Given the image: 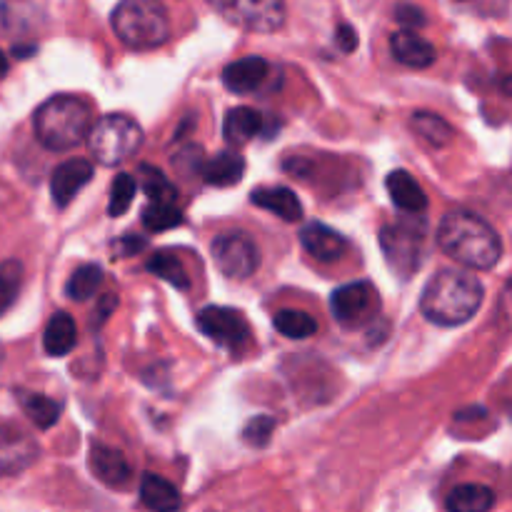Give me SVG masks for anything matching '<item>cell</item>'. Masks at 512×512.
I'll list each match as a JSON object with an SVG mask.
<instances>
[{
  "mask_svg": "<svg viewBox=\"0 0 512 512\" xmlns=\"http://www.w3.org/2000/svg\"><path fill=\"white\" fill-rule=\"evenodd\" d=\"M210 255L213 263L225 278L230 280H245L258 270L260 255L258 245L253 238L245 233H225L210 243Z\"/></svg>",
  "mask_w": 512,
  "mask_h": 512,
  "instance_id": "9",
  "label": "cell"
},
{
  "mask_svg": "<svg viewBox=\"0 0 512 512\" xmlns=\"http://www.w3.org/2000/svg\"><path fill=\"white\" fill-rule=\"evenodd\" d=\"M40 15L33 0H0V38H23L38 30Z\"/></svg>",
  "mask_w": 512,
  "mask_h": 512,
  "instance_id": "15",
  "label": "cell"
},
{
  "mask_svg": "<svg viewBox=\"0 0 512 512\" xmlns=\"http://www.w3.org/2000/svg\"><path fill=\"white\" fill-rule=\"evenodd\" d=\"M270 63L265 58H258V55H248V58H240L235 63L225 65L223 70V85L233 93H253L260 85L268 80Z\"/></svg>",
  "mask_w": 512,
  "mask_h": 512,
  "instance_id": "16",
  "label": "cell"
},
{
  "mask_svg": "<svg viewBox=\"0 0 512 512\" xmlns=\"http://www.w3.org/2000/svg\"><path fill=\"white\" fill-rule=\"evenodd\" d=\"M140 178H143L140 185H143L150 203H178V188H175L158 168L143 165V168H140Z\"/></svg>",
  "mask_w": 512,
  "mask_h": 512,
  "instance_id": "31",
  "label": "cell"
},
{
  "mask_svg": "<svg viewBox=\"0 0 512 512\" xmlns=\"http://www.w3.org/2000/svg\"><path fill=\"white\" fill-rule=\"evenodd\" d=\"M115 35L130 50H153L168 43L170 18L160 0H120L110 15Z\"/></svg>",
  "mask_w": 512,
  "mask_h": 512,
  "instance_id": "4",
  "label": "cell"
},
{
  "mask_svg": "<svg viewBox=\"0 0 512 512\" xmlns=\"http://www.w3.org/2000/svg\"><path fill=\"white\" fill-rule=\"evenodd\" d=\"M335 40H338V48L343 50V53H353V50L358 48V33H355L353 25H340L338 33H335Z\"/></svg>",
  "mask_w": 512,
  "mask_h": 512,
  "instance_id": "36",
  "label": "cell"
},
{
  "mask_svg": "<svg viewBox=\"0 0 512 512\" xmlns=\"http://www.w3.org/2000/svg\"><path fill=\"white\" fill-rule=\"evenodd\" d=\"M485 290L463 270H440L420 295V313L440 328L465 325L480 310Z\"/></svg>",
  "mask_w": 512,
  "mask_h": 512,
  "instance_id": "2",
  "label": "cell"
},
{
  "mask_svg": "<svg viewBox=\"0 0 512 512\" xmlns=\"http://www.w3.org/2000/svg\"><path fill=\"white\" fill-rule=\"evenodd\" d=\"M495 505V493L488 485L465 483L450 490L448 500H445V510L448 512H490Z\"/></svg>",
  "mask_w": 512,
  "mask_h": 512,
  "instance_id": "24",
  "label": "cell"
},
{
  "mask_svg": "<svg viewBox=\"0 0 512 512\" xmlns=\"http://www.w3.org/2000/svg\"><path fill=\"white\" fill-rule=\"evenodd\" d=\"M438 248L470 270H493L503 258V240L470 210H453L438 228Z\"/></svg>",
  "mask_w": 512,
  "mask_h": 512,
  "instance_id": "1",
  "label": "cell"
},
{
  "mask_svg": "<svg viewBox=\"0 0 512 512\" xmlns=\"http://www.w3.org/2000/svg\"><path fill=\"white\" fill-rule=\"evenodd\" d=\"M33 128L43 148L65 153L88 138L93 128V110L78 95H53L43 105H38L33 115Z\"/></svg>",
  "mask_w": 512,
  "mask_h": 512,
  "instance_id": "3",
  "label": "cell"
},
{
  "mask_svg": "<svg viewBox=\"0 0 512 512\" xmlns=\"http://www.w3.org/2000/svg\"><path fill=\"white\" fill-rule=\"evenodd\" d=\"M25 270L20 260H3L0 263V318L13 308V303L18 300L20 288H23Z\"/></svg>",
  "mask_w": 512,
  "mask_h": 512,
  "instance_id": "30",
  "label": "cell"
},
{
  "mask_svg": "<svg viewBox=\"0 0 512 512\" xmlns=\"http://www.w3.org/2000/svg\"><path fill=\"white\" fill-rule=\"evenodd\" d=\"M198 330L205 338L213 340L215 345L228 350H243L250 343L253 333H250L248 320L243 318L240 310L220 308V305H208L198 313Z\"/></svg>",
  "mask_w": 512,
  "mask_h": 512,
  "instance_id": "10",
  "label": "cell"
},
{
  "mask_svg": "<svg viewBox=\"0 0 512 512\" xmlns=\"http://www.w3.org/2000/svg\"><path fill=\"white\" fill-rule=\"evenodd\" d=\"M88 465L90 470H93L95 478L103 485H108V488H128L130 480H133V468H130V463L123 458L120 450L110 448V445H90Z\"/></svg>",
  "mask_w": 512,
  "mask_h": 512,
  "instance_id": "13",
  "label": "cell"
},
{
  "mask_svg": "<svg viewBox=\"0 0 512 512\" xmlns=\"http://www.w3.org/2000/svg\"><path fill=\"white\" fill-rule=\"evenodd\" d=\"M38 458V445L25 430L0 423V478L23 473Z\"/></svg>",
  "mask_w": 512,
  "mask_h": 512,
  "instance_id": "11",
  "label": "cell"
},
{
  "mask_svg": "<svg viewBox=\"0 0 512 512\" xmlns=\"http://www.w3.org/2000/svg\"><path fill=\"white\" fill-rule=\"evenodd\" d=\"M100 285H103V268L95 263H85L73 270V275H70L68 283H65V295H68L70 300L85 303V300H90L98 293Z\"/></svg>",
  "mask_w": 512,
  "mask_h": 512,
  "instance_id": "28",
  "label": "cell"
},
{
  "mask_svg": "<svg viewBox=\"0 0 512 512\" xmlns=\"http://www.w3.org/2000/svg\"><path fill=\"white\" fill-rule=\"evenodd\" d=\"M18 403L23 408V413L33 420L35 428L40 430L53 428L60 420V413H63V403L60 400H53L40 393H28V390H18Z\"/></svg>",
  "mask_w": 512,
  "mask_h": 512,
  "instance_id": "25",
  "label": "cell"
},
{
  "mask_svg": "<svg viewBox=\"0 0 512 512\" xmlns=\"http://www.w3.org/2000/svg\"><path fill=\"white\" fill-rule=\"evenodd\" d=\"M385 188H388V195L395 203V208L403 210V213L423 215L428 210V195H425V190L420 188V183L408 170H393L388 180H385Z\"/></svg>",
  "mask_w": 512,
  "mask_h": 512,
  "instance_id": "17",
  "label": "cell"
},
{
  "mask_svg": "<svg viewBox=\"0 0 512 512\" xmlns=\"http://www.w3.org/2000/svg\"><path fill=\"white\" fill-rule=\"evenodd\" d=\"M410 128L420 135L423 140H428L433 148H445V145L453 143V128L445 118H440L438 113H428V110H418L410 118Z\"/></svg>",
  "mask_w": 512,
  "mask_h": 512,
  "instance_id": "27",
  "label": "cell"
},
{
  "mask_svg": "<svg viewBox=\"0 0 512 512\" xmlns=\"http://www.w3.org/2000/svg\"><path fill=\"white\" fill-rule=\"evenodd\" d=\"M273 325L280 335H285L290 340H305L318 333L315 318L303 313V310H278L273 318Z\"/></svg>",
  "mask_w": 512,
  "mask_h": 512,
  "instance_id": "29",
  "label": "cell"
},
{
  "mask_svg": "<svg viewBox=\"0 0 512 512\" xmlns=\"http://www.w3.org/2000/svg\"><path fill=\"white\" fill-rule=\"evenodd\" d=\"M140 500L153 512H178L183 500H180L178 488L165 478L153 473H145L140 480Z\"/></svg>",
  "mask_w": 512,
  "mask_h": 512,
  "instance_id": "21",
  "label": "cell"
},
{
  "mask_svg": "<svg viewBox=\"0 0 512 512\" xmlns=\"http://www.w3.org/2000/svg\"><path fill=\"white\" fill-rule=\"evenodd\" d=\"M300 243H303L305 253L310 258L320 260V263H335L348 253V240L333 228L323 223H308L300 230Z\"/></svg>",
  "mask_w": 512,
  "mask_h": 512,
  "instance_id": "14",
  "label": "cell"
},
{
  "mask_svg": "<svg viewBox=\"0 0 512 512\" xmlns=\"http://www.w3.org/2000/svg\"><path fill=\"white\" fill-rule=\"evenodd\" d=\"M145 270L153 275H158L160 280L170 283L173 288H178V290L190 288L188 270H185L183 260H180L173 250H155V253L148 258V263H145Z\"/></svg>",
  "mask_w": 512,
  "mask_h": 512,
  "instance_id": "26",
  "label": "cell"
},
{
  "mask_svg": "<svg viewBox=\"0 0 512 512\" xmlns=\"http://www.w3.org/2000/svg\"><path fill=\"white\" fill-rule=\"evenodd\" d=\"M225 140L230 145H245L255 138V135L263 133V115L258 110L248 108V105H240V108L228 110L223 125Z\"/></svg>",
  "mask_w": 512,
  "mask_h": 512,
  "instance_id": "23",
  "label": "cell"
},
{
  "mask_svg": "<svg viewBox=\"0 0 512 512\" xmlns=\"http://www.w3.org/2000/svg\"><path fill=\"white\" fill-rule=\"evenodd\" d=\"M425 225L423 223H395L380 230V248H383L388 265L400 275L410 278L418 273L423 263Z\"/></svg>",
  "mask_w": 512,
  "mask_h": 512,
  "instance_id": "6",
  "label": "cell"
},
{
  "mask_svg": "<svg viewBox=\"0 0 512 512\" xmlns=\"http://www.w3.org/2000/svg\"><path fill=\"white\" fill-rule=\"evenodd\" d=\"M228 23L253 33H275L285 23V0H210Z\"/></svg>",
  "mask_w": 512,
  "mask_h": 512,
  "instance_id": "8",
  "label": "cell"
},
{
  "mask_svg": "<svg viewBox=\"0 0 512 512\" xmlns=\"http://www.w3.org/2000/svg\"><path fill=\"white\" fill-rule=\"evenodd\" d=\"M395 20H398L405 30L423 28V25L428 23L423 8H418V5H410V3H400L398 8H395Z\"/></svg>",
  "mask_w": 512,
  "mask_h": 512,
  "instance_id": "35",
  "label": "cell"
},
{
  "mask_svg": "<svg viewBox=\"0 0 512 512\" xmlns=\"http://www.w3.org/2000/svg\"><path fill=\"white\" fill-rule=\"evenodd\" d=\"M390 50H393L395 60L408 68L423 70L435 63V48L425 38H420L415 30H398L390 38Z\"/></svg>",
  "mask_w": 512,
  "mask_h": 512,
  "instance_id": "18",
  "label": "cell"
},
{
  "mask_svg": "<svg viewBox=\"0 0 512 512\" xmlns=\"http://www.w3.org/2000/svg\"><path fill=\"white\" fill-rule=\"evenodd\" d=\"M250 203L258 205V208L268 210V213L278 215L285 223H298L303 218V203L298 200V195L290 188H258L250 193Z\"/></svg>",
  "mask_w": 512,
  "mask_h": 512,
  "instance_id": "19",
  "label": "cell"
},
{
  "mask_svg": "<svg viewBox=\"0 0 512 512\" xmlns=\"http://www.w3.org/2000/svg\"><path fill=\"white\" fill-rule=\"evenodd\" d=\"M8 70H10V63H8V58H5L3 50H0V80H3L5 75H8Z\"/></svg>",
  "mask_w": 512,
  "mask_h": 512,
  "instance_id": "39",
  "label": "cell"
},
{
  "mask_svg": "<svg viewBox=\"0 0 512 512\" xmlns=\"http://www.w3.org/2000/svg\"><path fill=\"white\" fill-rule=\"evenodd\" d=\"M200 173H203L205 183L213 185V188H230V185H238L243 180L245 160L243 155L233 153V150H223L205 165H200Z\"/></svg>",
  "mask_w": 512,
  "mask_h": 512,
  "instance_id": "20",
  "label": "cell"
},
{
  "mask_svg": "<svg viewBox=\"0 0 512 512\" xmlns=\"http://www.w3.org/2000/svg\"><path fill=\"white\" fill-rule=\"evenodd\" d=\"M145 240L138 238V235H123V238L118 240V245H115V250H118L123 258H130V255L140 253V250H145Z\"/></svg>",
  "mask_w": 512,
  "mask_h": 512,
  "instance_id": "37",
  "label": "cell"
},
{
  "mask_svg": "<svg viewBox=\"0 0 512 512\" xmlns=\"http://www.w3.org/2000/svg\"><path fill=\"white\" fill-rule=\"evenodd\" d=\"M0 363H3V345H0Z\"/></svg>",
  "mask_w": 512,
  "mask_h": 512,
  "instance_id": "40",
  "label": "cell"
},
{
  "mask_svg": "<svg viewBox=\"0 0 512 512\" xmlns=\"http://www.w3.org/2000/svg\"><path fill=\"white\" fill-rule=\"evenodd\" d=\"M330 313H333L335 323L343 325V328H365L380 315L378 290L368 280L340 285L330 298Z\"/></svg>",
  "mask_w": 512,
  "mask_h": 512,
  "instance_id": "7",
  "label": "cell"
},
{
  "mask_svg": "<svg viewBox=\"0 0 512 512\" xmlns=\"http://www.w3.org/2000/svg\"><path fill=\"white\" fill-rule=\"evenodd\" d=\"M135 188H138V185H135L133 175L128 173L115 175L113 185H110V203H108L110 218H120V215L130 208V203H133L135 198Z\"/></svg>",
  "mask_w": 512,
  "mask_h": 512,
  "instance_id": "33",
  "label": "cell"
},
{
  "mask_svg": "<svg viewBox=\"0 0 512 512\" xmlns=\"http://www.w3.org/2000/svg\"><path fill=\"white\" fill-rule=\"evenodd\" d=\"M180 223H183V210L178 208V203H150L143 210V225L153 233H163Z\"/></svg>",
  "mask_w": 512,
  "mask_h": 512,
  "instance_id": "32",
  "label": "cell"
},
{
  "mask_svg": "<svg viewBox=\"0 0 512 512\" xmlns=\"http://www.w3.org/2000/svg\"><path fill=\"white\" fill-rule=\"evenodd\" d=\"M90 180H93V163L90 160L73 158L60 163L50 175V195H53L55 205L65 208Z\"/></svg>",
  "mask_w": 512,
  "mask_h": 512,
  "instance_id": "12",
  "label": "cell"
},
{
  "mask_svg": "<svg viewBox=\"0 0 512 512\" xmlns=\"http://www.w3.org/2000/svg\"><path fill=\"white\" fill-rule=\"evenodd\" d=\"M75 335H78V330H75V320L70 318L65 310H58V313L48 320V325H45L43 330L45 353H48L50 358H63V355H68L70 350L75 348V343H78Z\"/></svg>",
  "mask_w": 512,
  "mask_h": 512,
  "instance_id": "22",
  "label": "cell"
},
{
  "mask_svg": "<svg viewBox=\"0 0 512 512\" xmlns=\"http://www.w3.org/2000/svg\"><path fill=\"white\" fill-rule=\"evenodd\" d=\"M13 53L18 55V58H25V55L35 53V45H15V48H13Z\"/></svg>",
  "mask_w": 512,
  "mask_h": 512,
  "instance_id": "38",
  "label": "cell"
},
{
  "mask_svg": "<svg viewBox=\"0 0 512 512\" xmlns=\"http://www.w3.org/2000/svg\"><path fill=\"white\" fill-rule=\"evenodd\" d=\"M273 430H275V420L270 415H258V418L250 420L243 430V438L245 443L253 445V448H265L273 438Z\"/></svg>",
  "mask_w": 512,
  "mask_h": 512,
  "instance_id": "34",
  "label": "cell"
},
{
  "mask_svg": "<svg viewBox=\"0 0 512 512\" xmlns=\"http://www.w3.org/2000/svg\"><path fill=\"white\" fill-rule=\"evenodd\" d=\"M85 140H88L93 158L105 168H113L138 153L143 145V128L130 115L110 113L93 123Z\"/></svg>",
  "mask_w": 512,
  "mask_h": 512,
  "instance_id": "5",
  "label": "cell"
}]
</instances>
